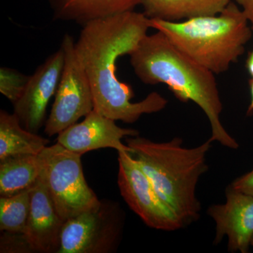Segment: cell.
<instances>
[{"label":"cell","mask_w":253,"mask_h":253,"mask_svg":"<svg viewBox=\"0 0 253 253\" xmlns=\"http://www.w3.org/2000/svg\"><path fill=\"white\" fill-rule=\"evenodd\" d=\"M151 28L144 13L126 11L86 23L77 42L76 55L85 71L94 98V110L113 121L136 122L144 114L162 111L168 100L156 91L139 102L129 84L117 77V60L129 55Z\"/></svg>","instance_id":"1"},{"label":"cell","mask_w":253,"mask_h":253,"mask_svg":"<svg viewBox=\"0 0 253 253\" xmlns=\"http://www.w3.org/2000/svg\"><path fill=\"white\" fill-rule=\"evenodd\" d=\"M129 56L143 83L166 84L181 102L193 101L203 110L211 124L210 140L229 149L239 148L221 123L223 105L214 73L181 53L160 31L146 35Z\"/></svg>","instance_id":"2"},{"label":"cell","mask_w":253,"mask_h":253,"mask_svg":"<svg viewBox=\"0 0 253 253\" xmlns=\"http://www.w3.org/2000/svg\"><path fill=\"white\" fill-rule=\"evenodd\" d=\"M126 141L160 197L184 226L198 220L201 204L196 197V186L207 172L206 155L212 141L208 139L191 149L183 147L179 137L154 142L138 135L127 136Z\"/></svg>","instance_id":"3"},{"label":"cell","mask_w":253,"mask_h":253,"mask_svg":"<svg viewBox=\"0 0 253 253\" xmlns=\"http://www.w3.org/2000/svg\"><path fill=\"white\" fill-rule=\"evenodd\" d=\"M151 26L163 33L181 53L214 75L226 72L237 62L253 35L247 18L233 1L214 16L180 22L151 19Z\"/></svg>","instance_id":"4"},{"label":"cell","mask_w":253,"mask_h":253,"mask_svg":"<svg viewBox=\"0 0 253 253\" xmlns=\"http://www.w3.org/2000/svg\"><path fill=\"white\" fill-rule=\"evenodd\" d=\"M38 156L41 178L64 222L99 205L101 200L84 178L81 155L57 142Z\"/></svg>","instance_id":"5"},{"label":"cell","mask_w":253,"mask_h":253,"mask_svg":"<svg viewBox=\"0 0 253 253\" xmlns=\"http://www.w3.org/2000/svg\"><path fill=\"white\" fill-rule=\"evenodd\" d=\"M125 214L116 202L102 200L96 207L65 221L58 253H110L122 240Z\"/></svg>","instance_id":"6"},{"label":"cell","mask_w":253,"mask_h":253,"mask_svg":"<svg viewBox=\"0 0 253 253\" xmlns=\"http://www.w3.org/2000/svg\"><path fill=\"white\" fill-rule=\"evenodd\" d=\"M61 47L64 64L54 102L44 125V133L48 136L59 134L94 109L90 83L78 59L71 35H64Z\"/></svg>","instance_id":"7"},{"label":"cell","mask_w":253,"mask_h":253,"mask_svg":"<svg viewBox=\"0 0 253 253\" xmlns=\"http://www.w3.org/2000/svg\"><path fill=\"white\" fill-rule=\"evenodd\" d=\"M118 184L121 196L131 211L150 228L172 231L184 227L172 208L161 199L135 158L118 152Z\"/></svg>","instance_id":"8"},{"label":"cell","mask_w":253,"mask_h":253,"mask_svg":"<svg viewBox=\"0 0 253 253\" xmlns=\"http://www.w3.org/2000/svg\"><path fill=\"white\" fill-rule=\"evenodd\" d=\"M63 64L64 54L60 47L38 66L31 76L22 96L13 104V113L27 130L38 133L46 123V108L56 94Z\"/></svg>","instance_id":"9"},{"label":"cell","mask_w":253,"mask_h":253,"mask_svg":"<svg viewBox=\"0 0 253 253\" xmlns=\"http://www.w3.org/2000/svg\"><path fill=\"white\" fill-rule=\"evenodd\" d=\"M139 134L136 129L118 126L116 121L94 109L81 123H76L59 133L56 140L63 147L81 156L106 148L131 154L132 151L127 145L123 144L122 139Z\"/></svg>","instance_id":"10"},{"label":"cell","mask_w":253,"mask_h":253,"mask_svg":"<svg viewBox=\"0 0 253 253\" xmlns=\"http://www.w3.org/2000/svg\"><path fill=\"white\" fill-rule=\"evenodd\" d=\"M226 202L210 206L208 213L215 222L214 244L227 237L228 251L249 253L253 234V196L226 189Z\"/></svg>","instance_id":"11"},{"label":"cell","mask_w":253,"mask_h":253,"mask_svg":"<svg viewBox=\"0 0 253 253\" xmlns=\"http://www.w3.org/2000/svg\"><path fill=\"white\" fill-rule=\"evenodd\" d=\"M31 209L25 233L33 253H58L64 221L40 176L31 188Z\"/></svg>","instance_id":"12"},{"label":"cell","mask_w":253,"mask_h":253,"mask_svg":"<svg viewBox=\"0 0 253 253\" xmlns=\"http://www.w3.org/2000/svg\"><path fill=\"white\" fill-rule=\"evenodd\" d=\"M142 0H47L55 19L86 23L132 11Z\"/></svg>","instance_id":"13"},{"label":"cell","mask_w":253,"mask_h":253,"mask_svg":"<svg viewBox=\"0 0 253 253\" xmlns=\"http://www.w3.org/2000/svg\"><path fill=\"white\" fill-rule=\"evenodd\" d=\"M231 0H142L144 13L151 19L180 22L220 14Z\"/></svg>","instance_id":"14"},{"label":"cell","mask_w":253,"mask_h":253,"mask_svg":"<svg viewBox=\"0 0 253 253\" xmlns=\"http://www.w3.org/2000/svg\"><path fill=\"white\" fill-rule=\"evenodd\" d=\"M49 142L25 129L14 113L0 111V161L20 155H39Z\"/></svg>","instance_id":"15"},{"label":"cell","mask_w":253,"mask_h":253,"mask_svg":"<svg viewBox=\"0 0 253 253\" xmlns=\"http://www.w3.org/2000/svg\"><path fill=\"white\" fill-rule=\"evenodd\" d=\"M38 155H20L0 161V196L31 189L41 176Z\"/></svg>","instance_id":"16"},{"label":"cell","mask_w":253,"mask_h":253,"mask_svg":"<svg viewBox=\"0 0 253 253\" xmlns=\"http://www.w3.org/2000/svg\"><path fill=\"white\" fill-rule=\"evenodd\" d=\"M26 189L18 194L0 198V230L1 232L25 234L27 227L31 194Z\"/></svg>","instance_id":"17"},{"label":"cell","mask_w":253,"mask_h":253,"mask_svg":"<svg viewBox=\"0 0 253 253\" xmlns=\"http://www.w3.org/2000/svg\"><path fill=\"white\" fill-rule=\"evenodd\" d=\"M31 76L8 67L0 68V92L12 104L22 96Z\"/></svg>","instance_id":"18"},{"label":"cell","mask_w":253,"mask_h":253,"mask_svg":"<svg viewBox=\"0 0 253 253\" xmlns=\"http://www.w3.org/2000/svg\"><path fill=\"white\" fill-rule=\"evenodd\" d=\"M0 252L33 253V251L25 234L1 232Z\"/></svg>","instance_id":"19"},{"label":"cell","mask_w":253,"mask_h":253,"mask_svg":"<svg viewBox=\"0 0 253 253\" xmlns=\"http://www.w3.org/2000/svg\"><path fill=\"white\" fill-rule=\"evenodd\" d=\"M230 186L236 191L253 196V169L236 179Z\"/></svg>","instance_id":"20"},{"label":"cell","mask_w":253,"mask_h":253,"mask_svg":"<svg viewBox=\"0 0 253 253\" xmlns=\"http://www.w3.org/2000/svg\"><path fill=\"white\" fill-rule=\"evenodd\" d=\"M239 6L247 18L253 33V0H231Z\"/></svg>","instance_id":"21"},{"label":"cell","mask_w":253,"mask_h":253,"mask_svg":"<svg viewBox=\"0 0 253 253\" xmlns=\"http://www.w3.org/2000/svg\"><path fill=\"white\" fill-rule=\"evenodd\" d=\"M246 68L250 76L253 78V49L249 53L248 59L246 60Z\"/></svg>","instance_id":"22"},{"label":"cell","mask_w":253,"mask_h":253,"mask_svg":"<svg viewBox=\"0 0 253 253\" xmlns=\"http://www.w3.org/2000/svg\"><path fill=\"white\" fill-rule=\"evenodd\" d=\"M250 91H251V103L247 111V116H252L253 114V78L249 81Z\"/></svg>","instance_id":"23"},{"label":"cell","mask_w":253,"mask_h":253,"mask_svg":"<svg viewBox=\"0 0 253 253\" xmlns=\"http://www.w3.org/2000/svg\"><path fill=\"white\" fill-rule=\"evenodd\" d=\"M251 246H252V247H253V234L251 239Z\"/></svg>","instance_id":"24"}]
</instances>
